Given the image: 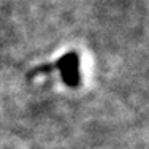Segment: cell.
I'll return each instance as SVG.
<instances>
[{
    "label": "cell",
    "instance_id": "obj_1",
    "mask_svg": "<svg viewBox=\"0 0 149 149\" xmlns=\"http://www.w3.org/2000/svg\"><path fill=\"white\" fill-rule=\"evenodd\" d=\"M52 70H57L63 83L68 87H78V84H79V57L76 52H68V54L62 56L52 65L35 67L29 72V78L38 76V74H48Z\"/></svg>",
    "mask_w": 149,
    "mask_h": 149
}]
</instances>
